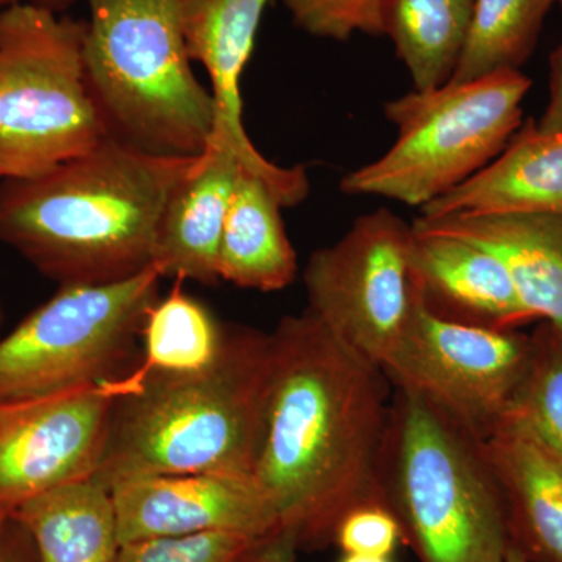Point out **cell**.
<instances>
[{"label": "cell", "instance_id": "1", "mask_svg": "<svg viewBox=\"0 0 562 562\" xmlns=\"http://www.w3.org/2000/svg\"><path fill=\"white\" fill-rule=\"evenodd\" d=\"M268 416L255 480L302 552L333 546L355 506L383 503L382 469L394 387L379 366L314 314L271 333Z\"/></svg>", "mask_w": 562, "mask_h": 562}, {"label": "cell", "instance_id": "2", "mask_svg": "<svg viewBox=\"0 0 562 562\" xmlns=\"http://www.w3.org/2000/svg\"><path fill=\"white\" fill-rule=\"evenodd\" d=\"M195 160L157 157L105 136L46 171L7 177L0 244L58 286L133 279L150 268L162 206Z\"/></svg>", "mask_w": 562, "mask_h": 562}, {"label": "cell", "instance_id": "3", "mask_svg": "<svg viewBox=\"0 0 562 562\" xmlns=\"http://www.w3.org/2000/svg\"><path fill=\"white\" fill-rule=\"evenodd\" d=\"M271 333L225 327L217 360L194 373L131 372L111 412L103 490L147 476L254 475L271 390Z\"/></svg>", "mask_w": 562, "mask_h": 562}, {"label": "cell", "instance_id": "4", "mask_svg": "<svg viewBox=\"0 0 562 562\" xmlns=\"http://www.w3.org/2000/svg\"><path fill=\"white\" fill-rule=\"evenodd\" d=\"M83 61L106 136L157 157H199L216 120L192 70L180 0H87Z\"/></svg>", "mask_w": 562, "mask_h": 562}, {"label": "cell", "instance_id": "5", "mask_svg": "<svg viewBox=\"0 0 562 562\" xmlns=\"http://www.w3.org/2000/svg\"><path fill=\"white\" fill-rule=\"evenodd\" d=\"M382 490L417 561L505 562L508 557L505 502L482 441L398 387L392 392Z\"/></svg>", "mask_w": 562, "mask_h": 562}, {"label": "cell", "instance_id": "6", "mask_svg": "<svg viewBox=\"0 0 562 562\" xmlns=\"http://www.w3.org/2000/svg\"><path fill=\"white\" fill-rule=\"evenodd\" d=\"M531 80L503 70L435 90H413L384 103L397 128L386 154L347 173V195H376L408 206L428 203L464 183L494 161L522 122Z\"/></svg>", "mask_w": 562, "mask_h": 562}, {"label": "cell", "instance_id": "7", "mask_svg": "<svg viewBox=\"0 0 562 562\" xmlns=\"http://www.w3.org/2000/svg\"><path fill=\"white\" fill-rule=\"evenodd\" d=\"M87 21L18 3L0 10V169L35 176L106 136L85 77Z\"/></svg>", "mask_w": 562, "mask_h": 562}, {"label": "cell", "instance_id": "8", "mask_svg": "<svg viewBox=\"0 0 562 562\" xmlns=\"http://www.w3.org/2000/svg\"><path fill=\"white\" fill-rule=\"evenodd\" d=\"M154 266L133 279L60 286L0 338V405L83 390L116 379L160 299Z\"/></svg>", "mask_w": 562, "mask_h": 562}, {"label": "cell", "instance_id": "9", "mask_svg": "<svg viewBox=\"0 0 562 562\" xmlns=\"http://www.w3.org/2000/svg\"><path fill=\"white\" fill-rule=\"evenodd\" d=\"M413 224L386 209L310 255L303 269L308 312L339 341L383 369L416 310Z\"/></svg>", "mask_w": 562, "mask_h": 562}, {"label": "cell", "instance_id": "10", "mask_svg": "<svg viewBox=\"0 0 562 562\" xmlns=\"http://www.w3.org/2000/svg\"><path fill=\"white\" fill-rule=\"evenodd\" d=\"M531 355V335L441 319L417 297L383 372L392 386L419 395L484 441L513 416Z\"/></svg>", "mask_w": 562, "mask_h": 562}, {"label": "cell", "instance_id": "11", "mask_svg": "<svg viewBox=\"0 0 562 562\" xmlns=\"http://www.w3.org/2000/svg\"><path fill=\"white\" fill-rule=\"evenodd\" d=\"M125 391L116 379L41 398L0 425V508L68 484L87 482L101 464L111 412Z\"/></svg>", "mask_w": 562, "mask_h": 562}, {"label": "cell", "instance_id": "12", "mask_svg": "<svg viewBox=\"0 0 562 562\" xmlns=\"http://www.w3.org/2000/svg\"><path fill=\"white\" fill-rule=\"evenodd\" d=\"M269 0H180V24L192 61L211 81L216 120L209 147L231 151L243 171L271 188L283 209L308 198L305 166L276 165L251 143L244 127L241 79ZM206 147V149H209Z\"/></svg>", "mask_w": 562, "mask_h": 562}, {"label": "cell", "instance_id": "13", "mask_svg": "<svg viewBox=\"0 0 562 562\" xmlns=\"http://www.w3.org/2000/svg\"><path fill=\"white\" fill-rule=\"evenodd\" d=\"M110 494L121 546L201 532L261 539L281 528L254 475L205 472L147 476L116 484Z\"/></svg>", "mask_w": 562, "mask_h": 562}, {"label": "cell", "instance_id": "14", "mask_svg": "<svg viewBox=\"0 0 562 562\" xmlns=\"http://www.w3.org/2000/svg\"><path fill=\"white\" fill-rule=\"evenodd\" d=\"M413 279L422 305L441 319L519 330L535 322L505 265L457 236L413 222Z\"/></svg>", "mask_w": 562, "mask_h": 562}, {"label": "cell", "instance_id": "15", "mask_svg": "<svg viewBox=\"0 0 562 562\" xmlns=\"http://www.w3.org/2000/svg\"><path fill=\"white\" fill-rule=\"evenodd\" d=\"M482 447L505 502L509 547L527 562H562V454L517 417Z\"/></svg>", "mask_w": 562, "mask_h": 562}, {"label": "cell", "instance_id": "16", "mask_svg": "<svg viewBox=\"0 0 562 562\" xmlns=\"http://www.w3.org/2000/svg\"><path fill=\"white\" fill-rule=\"evenodd\" d=\"M241 171L231 151L209 147L173 187L158 220L151 255L161 279L220 284L222 232Z\"/></svg>", "mask_w": 562, "mask_h": 562}, {"label": "cell", "instance_id": "17", "mask_svg": "<svg viewBox=\"0 0 562 562\" xmlns=\"http://www.w3.org/2000/svg\"><path fill=\"white\" fill-rule=\"evenodd\" d=\"M420 211L424 220L562 214V133L528 120L486 168Z\"/></svg>", "mask_w": 562, "mask_h": 562}, {"label": "cell", "instance_id": "18", "mask_svg": "<svg viewBox=\"0 0 562 562\" xmlns=\"http://www.w3.org/2000/svg\"><path fill=\"white\" fill-rule=\"evenodd\" d=\"M414 222L490 250L505 265L535 321L562 333V214L419 217Z\"/></svg>", "mask_w": 562, "mask_h": 562}, {"label": "cell", "instance_id": "19", "mask_svg": "<svg viewBox=\"0 0 562 562\" xmlns=\"http://www.w3.org/2000/svg\"><path fill=\"white\" fill-rule=\"evenodd\" d=\"M281 205L271 188L241 171L222 232L217 271L221 281L261 292L291 286L297 277Z\"/></svg>", "mask_w": 562, "mask_h": 562}, {"label": "cell", "instance_id": "20", "mask_svg": "<svg viewBox=\"0 0 562 562\" xmlns=\"http://www.w3.org/2000/svg\"><path fill=\"white\" fill-rule=\"evenodd\" d=\"M27 527L40 562H116L121 542L109 491L92 480L58 487L13 513Z\"/></svg>", "mask_w": 562, "mask_h": 562}, {"label": "cell", "instance_id": "21", "mask_svg": "<svg viewBox=\"0 0 562 562\" xmlns=\"http://www.w3.org/2000/svg\"><path fill=\"white\" fill-rule=\"evenodd\" d=\"M475 0H383V33L408 69L414 90L452 80Z\"/></svg>", "mask_w": 562, "mask_h": 562}, {"label": "cell", "instance_id": "22", "mask_svg": "<svg viewBox=\"0 0 562 562\" xmlns=\"http://www.w3.org/2000/svg\"><path fill=\"white\" fill-rule=\"evenodd\" d=\"M180 283L147 313L140 330L143 360L133 369L136 375L201 372L220 357L224 325Z\"/></svg>", "mask_w": 562, "mask_h": 562}, {"label": "cell", "instance_id": "23", "mask_svg": "<svg viewBox=\"0 0 562 562\" xmlns=\"http://www.w3.org/2000/svg\"><path fill=\"white\" fill-rule=\"evenodd\" d=\"M557 0H475L471 27L449 83L520 70Z\"/></svg>", "mask_w": 562, "mask_h": 562}, {"label": "cell", "instance_id": "24", "mask_svg": "<svg viewBox=\"0 0 562 562\" xmlns=\"http://www.w3.org/2000/svg\"><path fill=\"white\" fill-rule=\"evenodd\" d=\"M530 371L512 417L562 454V333L541 322L531 333Z\"/></svg>", "mask_w": 562, "mask_h": 562}, {"label": "cell", "instance_id": "25", "mask_svg": "<svg viewBox=\"0 0 562 562\" xmlns=\"http://www.w3.org/2000/svg\"><path fill=\"white\" fill-rule=\"evenodd\" d=\"M261 539L235 532L144 539L121 546L116 562H243Z\"/></svg>", "mask_w": 562, "mask_h": 562}, {"label": "cell", "instance_id": "26", "mask_svg": "<svg viewBox=\"0 0 562 562\" xmlns=\"http://www.w3.org/2000/svg\"><path fill=\"white\" fill-rule=\"evenodd\" d=\"M295 25L317 36L349 40L355 33L383 36V0H283Z\"/></svg>", "mask_w": 562, "mask_h": 562}, {"label": "cell", "instance_id": "27", "mask_svg": "<svg viewBox=\"0 0 562 562\" xmlns=\"http://www.w3.org/2000/svg\"><path fill=\"white\" fill-rule=\"evenodd\" d=\"M403 542L401 524L384 503L355 506L339 520L333 546L341 553L392 557Z\"/></svg>", "mask_w": 562, "mask_h": 562}, {"label": "cell", "instance_id": "28", "mask_svg": "<svg viewBox=\"0 0 562 562\" xmlns=\"http://www.w3.org/2000/svg\"><path fill=\"white\" fill-rule=\"evenodd\" d=\"M0 562H40L31 531L13 514L0 528Z\"/></svg>", "mask_w": 562, "mask_h": 562}, {"label": "cell", "instance_id": "29", "mask_svg": "<svg viewBox=\"0 0 562 562\" xmlns=\"http://www.w3.org/2000/svg\"><path fill=\"white\" fill-rule=\"evenodd\" d=\"M301 552L294 532L280 528L255 543L243 562H297Z\"/></svg>", "mask_w": 562, "mask_h": 562}, {"label": "cell", "instance_id": "30", "mask_svg": "<svg viewBox=\"0 0 562 562\" xmlns=\"http://www.w3.org/2000/svg\"><path fill=\"white\" fill-rule=\"evenodd\" d=\"M536 125L543 132L562 133V43L550 58L549 105Z\"/></svg>", "mask_w": 562, "mask_h": 562}, {"label": "cell", "instance_id": "31", "mask_svg": "<svg viewBox=\"0 0 562 562\" xmlns=\"http://www.w3.org/2000/svg\"><path fill=\"white\" fill-rule=\"evenodd\" d=\"M77 2H80V0H0V10L18 5V3H35V5L47 7V9L58 11V13H65Z\"/></svg>", "mask_w": 562, "mask_h": 562}, {"label": "cell", "instance_id": "32", "mask_svg": "<svg viewBox=\"0 0 562 562\" xmlns=\"http://www.w3.org/2000/svg\"><path fill=\"white\" fill-rule=\"evenodd\" d=\"M338 562H394L391 557H375V554L342 553Z\"/></svg>", "mask_w": 562, "mask_h": 562}, {"label": "cell", "instance_id": "33", "mask_svg": "<svg viewBox=\"0 0 562 562\" xmlns=\"http://www.w3.org/2000/svg\"><path fill=\"white\" fill-rule=\"evenodd\" d=\"M35 402L36 401L14 403V405H0V425H2L3 422L11 419V417L16 416L18 413H21L22 409L27 408V406H31L32 403Z\"/></svg>", "mask_w": 562, "mask_h": 562}, {"label": "cell", "instance_id": "34", "mask_svg": "<svg viewBox=\"0 0 562 562\" xmlns=\"http://www.w3.org/2000/svg\"><path fill=\"white\" fill-rule=\"evenodd\" d=\"M505 562H527V561H525L524 558L520 557L519 553L514 552L512 547H509L508 557H506Z\"/></svg>", "mask_w": 562, "mask_h": 562}, {"label": "cell", "instance_id": "35", "mask_svg": "<svg viewBox=\"0 0 562 562\" xmlns=\"http://www.w3.org/2000/svg\"><path fill=\"white\" fill-rule=\"evenodd\" d=\"M13 513L7 512V509L0 508V528H2V525L7 522V520L10 519V516Z\"/></svg>", "mask_w": 562, "mask_h": 562}, {"label": "cell", "instance_id": "36", "mask_svg": "<svg viewBox=\"0 0 562 562\" xmlns=\"http://www.w3.org/2000/svg\"><path fill=\"white\" fill-rule=\"evenodd\" d=\"M2 324H3V306H2V301H0V328H2Z\"/></svg>", "mask_w": 562, "mask_h": 562}, {"label": "cell", "instance_id": "37", "mask_svg": "<svg viewBox=\"0 0 562 562\" xmlns=\"http://www.w3.org/2000/svg\"><path fill=\"white\" fill-rule=\"evenodd\" d=\"M5 179V173H3L2 169H0V180Z\"/></svg>", "mask_w": 562, "mask_h": 562}, {"label": "cell", "instance_id": "38", "mask_svg": "<svg viewBox=\"0 0 562 562\" xmlns=\"http://www.w3.org/2000/svg\"><path fill=\"white\" fill-rule=\"evenodd\" d=\"M557 2L562 7V0H557Z\"/></svg>", "mask_w": 562, "mask_h": 562}]
</instances>
